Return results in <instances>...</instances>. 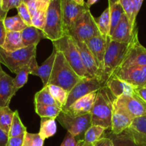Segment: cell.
I'll use <instances>...</instances> for the list:
<instances>
[{
	"instance_id": "1",
	"label": "cell",
	"mask_w": 146,
	"mask_h": 146,
	"mask_svg": "<svg viewBox=\"0 0 146 146\" xmlns=\"http://www.w3.org/2000/svg\"><path fill=\"white\" fill-rule=\"evenodd\" d=\"M115 97L106 86H102L98 91L91 111V125H100L111 130L113 104Z\"/></svg>"
},
{
	"instance_id": "2",
	"label": "cell",
	"mask_w": 146,
	"mask_h": 146,
	"mask_svg": "<svg viewBox=\"0 0 146 146\" xmlns=\"http://www.w3.org/2000/svg\"><path fill=\"white\" fill-rule=\"evenodd\" d=\"M82 78L71 68L63 54L57 51L54 67L47 85H56L70 92Z\"/></svg>"
},
{
	"instance_id": "3",
	"label": "cell",
	"mask_w": 146,
	"mask_h": 146,
	"mask_svg": "<svg viewBox=\"0 0 146 146\" xmlns=\"http://www.w3.org/2000/svg\"><path fill=\"white\" fill-rule=\"evenodd\" d=\"M129 44L119 43L108 38L104 59V65L99 81L104 86L114 71L121 66L125 57Z\"/></svg>"
},
{
	"instance_id": "4",
	"label": "cell",
	"mask_w": 146,
	"mask_h": 146,
	"mask_svg": "<svg viewBox=\"0 0 146 146\" xmlns=\"http://www.w3.org/2000/svg\"><path fill=\"white\" fill-rule=\"evenodd\" d=\"M56 49L63 54L67 62L81 78H91L86 71L76 41L68 34H65L57 41H53Z\"/></svg>"
},
{
	"instance_id": "5",
	"label": "cell",
	"mask_w": 146,
	"mask_h": 146,
	"mask_svg": "<svg viewBox=\"0 0 146 146\" xmlns=\"http://www.w3.org/2000/svg\"><path fill=\"white\" fill-rule=\"evenodd\" d=\"M43 32L45 38L51 40L52 42L65 35L63 29L61 0H50Z\"/></svg>"
},
{
	"instance_id": "6",
	"label": "cell",
	"mask_w": 146,
	"mask_h": 146,
	"mask_svg": "<svg viewBox=\"0 0 146 146\" xmlns=\"http://www.w3.org/2000/svg\"><path fill=\"white\" fill-rule=\"evenodd\" d=\"M37 45L23 47L14 51H7L0 47V63L4 64L12 73L17 71L27 65L36 54Z\"/></svg>"
},
{
	"instance_id": "7",
	"label": "cell",
	"mask_w": 146,
	"mask_h": 146,
	"mask_svg": "<svg viewBox=\"0 0 146 146\" xmlns=\"http://www.w3.org/2000/svg\"><path fill=\"white\" fill-rule=\"evenodd\" d=\"M68 34L75 41L84 42L93 37L101 35L90 9L86 10L78 17Z\"/></svg>"
},
{
	"instance_id": "8",
	"label": "cell",
	"mask_w": 146,
	"mask_h": 146,
	"mask_svg": "<svg viewBox=\"0 0 146 146\" xmlns=\"http://www.w3.org/2000/svg\"><path fill=\"white\" fill-rule=\"evenodd\" d=\"M146 65V48L141 45L138 37V29L135 30L124 59L118 68L141 67Z\"/></svg>"
},
{
	"instance_id": "9",
	"label": "cell",
	"mask_w": 146,
	"mask_h": 146,
	"mask_svg": "<svg viewBox=\"0 0 146 146\" xmlns=\"http://www.w3.org/2000/svg\"><path fill=\"white\" fill-rule=\"evenodd\" d=\"M56 119L68 131V133L75 138L85 133L87 129L91 125V113L74 117L61 111Z\"/></svg>"
},
{
	"instance_id": "10",
	"label": "cell",
	"mask_w": 146,
	"mask_h": 146,
	"mask_svg": "<svg viewBox=\"0 0 146 146\" xmlns=\"http://www.w3.org/2000/svg\"><path fill=\"white\" fill-rule=\"evenodd\" d=\"M61 9L64 33L68 34L78 17L90 9L86 4L79 5L74 0H61Z\"/></svg>"
},
{
	"instance_id": "11",
	"label": "cell",
	"mask_w": 146,
	"mask_h": 146,
	"mask_svg": "<svg viewBox=\"0 0 146 146\" xmlns=\"http://www.w3.org/2000/svg\"><path fill=\"white\" fill-rule=\"evenodd\" d=\"M115 103L133 120L140 116L146 115V104L134 94L123 95L115 98Z\"/></svg>"
},
{
	"instance_id": "12",
	"label": "cell",
	"mask_w": 146,
	"mask_h": 146,
	"mask_svg": "<svg viewBox=\"0 0 146 146\" xmlns=\"http://www.w3.org/2000/svg\"><path fill=\"white\" fill-rule=\"evenodd\" d=\"M102 87L101 83L96 78H84L77 83L68 94V99L65 106L62 108H68L76 100L94 91H98Z\"/></svg>"
},
{
	"instance_id": "13",
	"label": "cell",
	"mask_w": 146,
	"mask_h": 146,
	"mask_svg": "<svg viewBox=\"0 0 146 146\" xmlns=\"http://www.w3.org/2000/svg\"><path fill=\"white\" fill-rule=\"evenodd\" d=\"M108 38H109V37L105 38L103 36L100 35L93 37V38L85 41L87 46L89 48L90 51L91 52L94 59H95L96 64L97 68H98V77H97V79L98 81L100 79L101 71H102L103 69L104 56H105Z\"/></svg>"
},
{
	"instance_id": "14",
	"label": "cell",
	"mask_w": 146,
	"mask_h": 146,
	"mask_svg": "<svg viewBox=\"0 0 146 146\" xmlns=\"http://www.w3.org/2000/svg\"><path fill=\"white\" fill-rule=\"evenodd\" d=\"M112 76L128 83L135 88L145 87L146 85V76L139 67L118 68Z\"/></svg>"
},
{
	"instance_id": "15",
	"label": "cell",
	"mask_w": 146,
	"mask_h": 146,
	"mask_svg": "<svg viewBox=\"0 0 146 146\" xmlns=\"http://www.w3.org/2000/svg\"><path fill=\"white\" fill-rule=\"evenodd\" d=\"M97 95V91H94L73 103L68 108L63 109V112L71 116H81V115H86L91 113L96 97Z\"/></svg>"
},
{
	"instance_id": "16",
	"label": "cell",
	"mask_w": 146,
	"mask_h": 146,
	"mask_svg": "<svg viewBox=\"0 0 146 146\" xmlns=\"http://www.w3.org/2000/svg\"><path fill=\"white\" fill-rule=\"evenodd\" d=\"M105 136L112 141V146H146V141L130 127L121 133L115 135L111 132Z\"/></svg>"
},
{
	"instance_id": "17",
	"label": "cell",
	"mask_w": 146,
	"mask_h": 146,
	"mask_svg": "<svg viewBox=\"0 0 146 146\" xmlns=\"http://www.w3.org/2000/svg\"><path fill=\"white\" fill-rule=\"evenodd\" d=\"M132 121V118L128 116L121 108H120L115 104V101H113L112 117H111V133L115 135L121 133L128 127H130Z\"/></svg>"
},
{
	"instance_id": "18",
	"label": "cell",
	"mask_w": 146,
	"mask_h": 146,
	"mask_svg": "<svg viewBox=\"0 0 146 146\" xmlns=\"http://www.w3.org/2000/svg\"><path fill=\"white\" fill-rule=\"evenodd\" d=\"M133 33L131 29V24L125 14L123 15L119 24L114 29L112 35L110 36L111 40L119 43L129 44L133 38Z\"/></svg>"
},
{
	"instance_id": "19",
	"label": "cell",
	"mask_w": 146,
	"mask_h": 146,
	"mask_svg": "<svg viewBox=\"0 0 146 146\" xmlns=\"http://www.w3.org/2000/svg\"><path fill=\"white\" fill-rule=\"evenodd\" d=\"M76 43L77 47H78L80 55H81V61H82L83 65H84L86 71H87L88 74L91 78H97L98 68H97L95 59L90 51L89 48L87 46L86 44L84 41H76Z\"/></svg>"
},
{
	"instance_id": "20",
	"label": "cell",
	"mask_w": 146,
	"mask_h": 146,
	"mask_svg": "<svg viewBox=\"0 0 146 146\" xmlns=\"http://www.w3.org/2000/svg\"><path fill=\"white\" fill-rule=\"evenodd\" d=\"M17 91L14 86V78L7 74H4L0 78V106H9Z\"/></svg>"
},
{
	"instance_id": "21",
	"label": "cell",
	"mask_w": 146,
	"mask_h": 146,
	"mask_svg": "<svg viewBox=\"0 0 146 146\" xmlns=\"http://www.w3.org/2000/svg\"><path fill=\"white\" fill-rule=\"evenodd\" d=\"M105 86L108 88L115 98L123 95H133L135 94V87L113 76L107 81Z\"/></svg>"
},
{
	"instance_id": "22",
	"label": "cell",
	"mask_w": 146,
	"mask_h": 146,
	"mask_svg": "<svg viewBox=\"0 0 146 146\" xmlns=\"http://www.w3.org/2000/svg\"><path fill=\"white\" fill-rule=\"evenodd\" d=\"M38 64H37L36 56L33 57L29 62L25 65L24 66L21 67L16 74L15 78H14V84L15 88L17 90L22 88L27 82L28 81V77L29 74L33 75L34 71L38 68Z\"/></svg>"
},
{
	"instance_id": "23",
	"label": "cell",
	"mask_w": 146,
	"mask_h": 146,
	"mask_svg": "<svg viewBox=\"0 0 146 146\" xmlns=\"http://www.w3.org/2000/svg\"><path fill=\"white\" fill-rule=\"evenodd\" d=\"M56 53L57 50L54 46L53 51L51 55L44 61V62L40 66H38L36 70L33 74V75L40 77V78L42 81V84L44 86H47V84H48V79H49L50 76H51V72H52Z\"/></svg>"
},
{
	"instance_id": "24",
	"label": "cell",
	"mask_w": 146,
	"mask_h": 146,
	"mask_svg": "<svg viewBox=\"0 0 146 146\" xmlns=\"http://www.w3.org/2000/svg\"><path fill=\"white\" fill-rule=\"evenodd\" d=\"M22 43L24 47L37 45L42 38H45L43 31L34 26L27 27L21 31Z\"/></svg>"
},
{
	"instance_id": "25",
	"label": "cell",
	"mask_w": 146,
	"mask_h": 146,
	"mask_svg": "<svg viewBox=\"0 0 146 146\" xmlns=\"http://www.w3.org/2000/svg\"><path fill=\"white\" fill-rule=\"evenodd\" d=\"M108 7L110 10V19H111V29H110L109 37L112 35L114 29L119 24L124 13L123 7L119 0H108Z\"/></svg>"
},
{
	"instance_id": "26",
	"label": "cell",
	"mask_w": 146,
	"mask_h": 146,
	"mask_svg": "<svg viewBox=\"0 0 146 146\" xmlns=\"http://www.w3.org/2000/svg\"><path fill=\"white\" fill-rule=\"evenodd\" d=\"M21 34L19 31H7L5 40L1 48L7 51H14L23 48Z\"/></svg>"
},
{
	"instance_id": "27",
	"label": "cell",
	"mask_w": 146,
	"mask_h": 146,
	"mask_svg": "<svg viewBox=\"0 0 146 146\" xmlns=\"http://www.w3.org/2000/svg\"><path fill=\"white\" fill-rule=\"evenodd\" d=\"M61 111L62 108L58 106L35 104V111L41 118H51L56 119Z\"/></svg>"
},
{
	"instance_id": "28",
	"label": "cell",
	"mask_w": 146,
	"mask_h": 146,
	"mask_svg": "<svg viewBox=\"0 0 146 146\" xmlns=\"http://www.w3.org/2000/svg\"><path fill=\"white\" fill-rule=\"evenodd\" d=\"M57 126L54 118H41L38 134L44 140L52 137L56 133Z\"/></svg>"
},
{
	"instance_id": "29",
	"label": "cell",
	"mask_w": 146,
	"mask_h": 146,
	"mask_svg": "<svg viewBox=\"0 0 146 146\" xmlns=\"http://www.w3.org/2000/svg\"><path fill=\"white\" fill-rule=\"evenodd\" d=\"M95 21L98 27L101 36L105 38L109 37L110 29H111V19H110L109 7L106 8L99 17L95 18Z\"/></svg>"
},
{
	"instance_id": "30",
	"label": "cell",
	"mask_w": 146,
	"mask_h": 146,
	"mask_svg": "<svg viewBox=\"0 0 146 146\" xmlns=\"http://www.w3.org/2000/svg\"><path fill=\"white\" fill-rule=\"evenodd\" d=\"M14 111H12L9 106H0V129L9 135Z\"/></svg>"
},
{
	"instance_id": "31",
	"label": "cell",
	"mask_w": 146,
	"mask_h": 146,
	"mask_svg": "<svg viewBox=\"0 0 146 146\" xmlns=\"http://www.w3.org/2000/svg\"><path fill=\"white\" fill-rule=\"evenodd\" d=\"M46 86L48 88L51 96L56 101L59 106L61 108H64L66 104L69 92L66 91L61 87L56 85H47Z\"/></svg>"
},
{
	"instance_id": "32",
	"label": "cell",
	"mask_w": 146,
	"mask_h": 146,
	"mask_svg": "<svg viewBox=\"0 0 146 146\" xmlns=\"http://www.w3.org/2000/svg\"><path fill=\"white\" fill-rule=\"evenodd\" d=\"M106 131L105 128L100 125H91L84 133V141L95 145L96 143L104 136Z\"/></svg>"
},
{
	"instance_id": "33",
	"label": "cell",
	"mask_w": 146,
	"mask_h": 146,
	"mask_svg": "<svg viewBox=\"0 0 146 146\" xmlns=\"http://www.w3.org/2000/svg\"><path fill=\"white\" fill-rule=\"evenodd\" d=\"M4 24L7 31H19L27 28V25L20 18L19 16H14L11 17H6L4 20Z\"/></svg>"
},
{
	"instance_id": "34",
	"label": "cell",
	"mask_w": 146,
	"mask_h": 146,
	"mask_svg": "<svg viewBox=\"0 0 146 146\" xmlns=\"http://www.w3.org/2000/svg\"><path fill=\"white\" fill-rule=\"evenodd\" d=\"M27 128L24 125L19 115L18 111H14V117H13L12 123H11V128L9 133V138L10 137H17L19 135L25 134L27 132Z\"/></svg>"
},
{
	"instance_id": "35",
	"label": "cell",
	"mask_w": 146,
	"mask_h": 146,
	"mask_svg": "<svg viewBox=\"0 0 146 146\" xmlns=\"http://www.w3.org/2000/svg\"><path fill=\"white\" fill-rule=\"evenodd\" d=\"M34 104H41L45 105H54L59 106L56 101L51 96L46 86L43 87L41 91H38L34 96ZM60 107V106H59Z\"/></svg>"
},
{
	"instance_id": "36",
	"label": "cell",
	"mask_w": 146,
	"mask_h": 146,
	"mask_svg": "<svg viewBox=\"0 0 146 146\" xmlns=\"http://www.w3.org/2000/svg\"><path fill=\"white\" fill-rule=\"evenodd\" d=\"M119 2L121 3V6H122L124 13L129 20L132 31L134 32L137 27L136 22H135L133 20V0H119Z\"/></svg>"
},
{
	"instance_id": "37",
	"label": "cell",
	"mask_w": 146,
	"mask_h": 146,
	"mask_svg": "<svg viewBox=\"0 0 146 146\" xmlns=\"http://www.w3.org/2000/svg\"><path fill=\"white\" fill-rule=\"evenodd\" d=\"M130 128L146 141V115L134 118Z\"/></svg>"
},
{
	"instance_id": "38",
	"label": "cell",
	"mask_w": 146,
	"mask_h": 146,
	"mask_svg": "<svg viewBox=\"0 0 146 146\" xmlns=\"http://www.w3.org/2000/svg\"><path fill=\"white\" fill-rule=\"evenodd\" d=\"M50 1L48 0H30L27 3L30 15H34L36 13L41 11H46Z\"/></svg>"
},
{
	"instance_id": "39",
	"label": "cell",
	"mask_w": 146,
	"mask_h": 146,
	"mask_svg": "<svg viewBox=\"0 0 146 146\" xmlns=\"http://www.w3.org/2000/svg\"><path fill=\"white\" fill-rule=\"evenodd\" d=\"M44 140L38 133H31L27 132L24 134L22 146H43Z\"/></svg>"
},
{
	"instance_id": "40",
	"label": "cell",
	"mask_w": 146,
	"mask_h": 146,
	"mask_svg": "<svg viewBox=\"0 0 146 146\" xmlns=\"http://www.w3.org/2000/svg\"><path fill=\"white\" fill-rule=\"evenodd\" d=\"M47 11V10H46ZM46 11H41L36 13L31 16V22L32 26L36 28L43 31L45 26L46 17Z\"/></svg>"
},
{
	"instance_id": "41",
	"label": "cell",
	"mask_w": 146,
	"mask_h": 146,
	"mask_svg": "<svg viewBox=\"0 0 146 146\" xmlns=\"http://www.w3.org/2000/svg\"><path fill=\"white\" fill-rule=\"evenodd\" d=\"M17 9L18 11V15L23 20V21L27 24V27H31V26H32L31 17V15H30L29 11V9L27 7V4L24 2H22L17 7Z\"/></svg>"
},
{
	"instance_id": "42",
	"label": "cell",
	"mask_w": 146,
	"mask_h": 146,
	"mask_svg": "<svg viewBox=\"0 0 146 146\" xmlns=\"http://www.w3.org/2000/svg\"><path fill=\"white\" fill-rule=\"evenodd\" d=\"M22 2L23 0H2L1 7L4 11L8 12L12 9H17Z\"/></svg>"
},
{
	"instance_id": "43",
	"label": "cell",
	"mask_w": 146,
	"mask_h": 146,
	"mask_svg": "<svg viewBox=\"0 0 146 146\" xmlns=\"http://www.w3.org/2000/svg\"><path fill=\"white\" fill-rule=\"evenodd\" d=\"M24 139V134L17 137H10L8 139L7 146H22Z\"/></svg>"
},
{
	"instance_id": "44",
	"label": "cell",
	"mask_w": 146,
	"mask_h": 146,
	"mask_svg": "<svg viewBox=\"0 0 146 146\" xmlns=\"http://www.w3.org/2000/svg\"><path fill=\"white\" fill-rule=\"evenodd\" d=\"M77 141H76L75 137L73 136L69 133H67L64 141L60 146H76Z\"/></svg>"
},
{
	"instance_id": "45",
	"label": "cell",
	"mask_w": 146,
	"mask_h": 146,
	"mask_svg": "<svg viewBox=\"0 0 146 146\" xmlns=\"http://www.w3.org/2000/svg\"><path fill=\"white\" fill-rule=\"evenodd\" d=\"M144 0H133V7H134V12H133V20L135 22H136V18L139 13L140 9L142 7L143 2Z\"/></svg>"
},
{
	"instance_id": "46",
	"label": "cell",
	"mask_w": 146,
	"mask_h": 146,
	"mask_svg": "<svg viewBox=\"0 0 146 146\" xmlns=\"http://www.w3.org/2000/svg\"><path fill=\"white\" fill-rule=\"evenodd\" d=\"M7 31L4 24V20H0V47L2 46L5 40Z\"/></svg>"
},
{
	"instance_id": "47",
	"label": "cell",
	"mask_w": 146,
	"mask_h": 146,
	"mask_svg": "<svg viewBox=\"0 0 146 146\" xmlns=\"http://www.w3.org/2000/svg\"><path fill=\"white\" fill-rule=\"evenodd\" d=\"M94 146H112V141L108 137L103 136L96 143Z\"/></svg>"
},
{
	"instance_id": "48",
	"label": "cell",
	"mask_w": 146,
	"mask_h": 146,
	"mask_svg": "<svg viewBox=\"0 0 146 146\" xmlns=\"http://www.w3.org/2000/svg\"><path fill=\"white\" fill-rule=\"evenodd\" d=\"M135 93L139 98H141L146 104V87L135 88Z\"/></svg>"
},
{
	"instance_id": "49",
	"label": "cell",
	"mask_w": 146,
	"mask_h": 146,
	"mask_svg": "<svg viewBox=\"0 0 146 146\" xmlns=\"http://www.w3.org/2000/svg\"><path fill=\"white\" fill-rule=\"evenodd\" d=\"M9 136L0 129V146H7Z\"/></svg>"
},
{
	"instance_id": "50",
	"label": "cell",
	"mask_w": 146,
	"mask_h": 146,
	"mask_svg": "<svg viewBox=\"0 0 146 146\" xmlns=\"http://www.w3.org/2000/svg\"><path fill=\"white\" fill-rule=\"evenodd\" d=\"M76 146H94V145L88 143H86V141H84V139H81L78 141H77Z\"/></svg>"
},
{
	"instance_id": "51",
	"label": "cell",
	"mask_w": 146,
	"mask_h": 146,
	"mask_svg": "<svg viewBox=\"0 0 146 146\" xmlns=\"http://www.w3.org/2000/svg\"><path fill=\"white\" fill-rule=\"evenodd\" d=\"M7 13L8 12H6V11H4V10L1 9V6H0V20H4V19L7 17Z\"/></svg>"
},
{
	"instance_id": "52",
	"label": "cell",
	"mask_w": 146,
	"mask_h": 146,
	"mask_svg": "<svg viewBox=\"0 0 146 146\" xmlns=\"http://www.w3.org/2000/svg\"><path fill=\"white\" fill-rule=\"evenodd\" d=\"M98 1V0H87V1L86 2V4L87 7L90 9V7H91V6L94 5V4H96Z\"/></svg>"
},
{
	"instance_id": "53",
	"label": "cell",
	"mask_w": 146,
	"mask_h": 146,
	"mask_svg": "<svg viewBox=\"0 0 146 146\" xmlns=\"http://www.w3.org/2000/svg\"><path fill=\"white\" fill-rule=\"evenodd\" d=\"M75 2H76L77 4H79V5H81V6H84L86 4V2L84 0H74Z\"/></svg>"
},
{
	"instance_id": "54",
	"label": "cell",
	"mask_w": 146,
	"mask_h": 146,
	"mask_svg": "<svg viewBox=\"0 0 146 146\" xmlns=\"http://www.w3.org/2000/svg\"><path fill=\"white\" fill-rule=\"evenodd\" d=\"M6 73L4 72V71H3V69L2 68H1V63H0V78H1V77L3 76L4 75V74H5Z\"/></svg>"
},
{
	"instance_id": "55",
	"label": "cell",
	"mask_w": 146,
	"mask_h": 146,
	"mask_svg": "<svg viewBox=\"0 0 146 146\" xmlns=\"http://www.w3.org/2000/svg\"><path fill=\"white\" fill-rule=\"evenodd\" d=\"M140 68H141V70H142V71L143 72V74H145V76H146V65L145 66H141V67H139Z\"/></svg>"
},
{
	"instance_id": "56",
	"label": "cell",
	"mask_w": 146,
	"mask_h": 146,
	"mask_svg": "<svg viewBox=\"0 0 146 146\" xmlns=\"http://www.w3.org/2000/svg\"><path fill=\"white\" fill-rule=\"evenodd\" d=\"M29 1H30V0H23V1H24V3H26V4H27Z\"/></svg>"
},
{
	"instance_id": "57",
	"label": "cell",
	"mask_w": 146,
	"mask_h": 146,
	"mask_svg": "<svg viewBox=\"0 0 146 146\" xmlns=\"http://www.w3.org/2000/svg\"><path fill=\"white\" fill-rule=\"evenodd\" d=\"M1 1H2V0H0V6H1Z\"/></svg>"
},
{
	"instance_id": "58",
	"label": "cell",
	"mask_w": 146,
	"mask_h": 146,
	"mask_svg": "<svg viewBox=\"0 0 146 146\" xmlns=\"http://www.w3.org/2000/svg\"><path fill=\"white\" fill-rule=\"evenodd\" d=\"M145 87H146V85H145Z\"/></svg>"
},
{
	"instance_id": "59",
	"label": "cell",
	"mask_w": 146,
	"mask_h": 146,
	"mask_svg": "<svg viewBox=\"0 0 146 146\" xmlns=\"http://www.w3.org/2000/svg\"><path fill=\"white\" fill-rule=\"evenodd\" d=\"M48 1H50V0H48Z\"/></svg>"
}]
</instances>
